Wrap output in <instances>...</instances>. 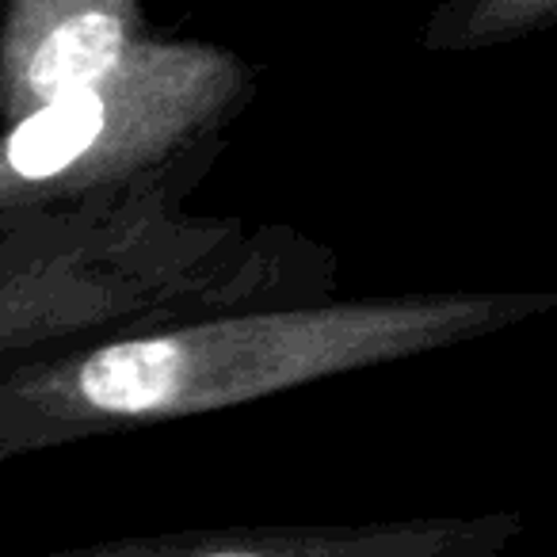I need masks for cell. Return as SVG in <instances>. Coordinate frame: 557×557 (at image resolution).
<instances>
[{
	"label": "cell",
	"mask_w": 557,
	"mask_h": 557,
	"mask_svg": "<svg viewBox=\"0 0 557 557\" xmlns=\"http://www.w3.org/2000/svg\"><path fill=\"white\" fill-rule=\"evenodd\" d=\"M554 310L557 290H424L233 306L88 336L0 367V466L458 348Z\"/></svg>",
	"instance_id": "6da1fadb"
},
{
	"label": "cell",
	"mask_w": 557,
	"mask_h": 557,
	"mask_svg": "<svg viewBox=\"0 0 557 557\" xmlns=\"http://www.w3.org/2000/svg\"><path fill=\"white\" fill-rule=\"evenodd\" d=\"M184 195L119 210L0 222V367L207 310L313 295L321 248L191 218Z\"/></svg>",
	"instance_id": "7a4b0ae2"
},
{
	"label": "cell",
	"mask_w": 557,
	"mask_h": 557,
	"mask_svg": "<svg viewBox=\"0 0 557 557\" xmlns=\"http://www.w3.org/2000/svg\"><path fill=\"white\" fill-rule=\"evenodd\" d=\"M248 96L233 50L146 35L108 77L0 131V222L187 195Z\"/></svg>",
	"instance_id": "3957f363"
},
{
	"label": "cell",
	"mask_w": 557,
	"mask_h": 557,
	"mask_svg": "<svg viewBox=\"0 0 557 557\" xmlns=\"http://www.w3.org/2000/svg\"><path fill=\"white\" fill-rule=\"evenodd\" d=\"M527 531L516 511L367 523H256L126 534L24 557H500Z\"/></svg>",
	"instance_id": "277c9868"
},
{
	"label": "cell",
	"mask_w": 557,
	"mask_h": 557,
	"mask_svg": "<svg viewBox=\"0 0 557 557\" xmlns=\"http://www.w3.org/2000/svg\"><path fill=\"white\" fill-rule=\"evenodd\" d=\"M146 35L141 0H0V131L108 77Z\"/></svg>",
	"instance_id": "5b68a950"
},
{
	"label": "cell",
	"mask_w": 557,
	"mask_h": 557,
	"mask_svg": "<svg viewBox=\"0 0 557 557\" xmlns=\"http://www.w3.org/2000/svg\"><path fill=\"white\" fill-rule=\"evenodd\" d=\"M557 27V0H447L424 32L428 50H478Z\"/></svg>",
	"instance_id": "8992f818"
}]
</instances>
